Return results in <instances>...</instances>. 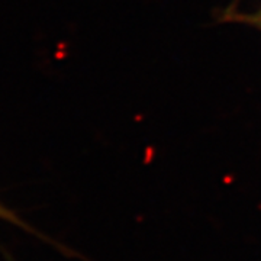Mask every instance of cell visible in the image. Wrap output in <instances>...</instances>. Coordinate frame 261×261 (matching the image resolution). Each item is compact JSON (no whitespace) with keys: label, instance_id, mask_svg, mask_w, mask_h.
I'll return each mask as SVG.
<instances>
[{"label":"cell","instance_id":"obj_1","mask_svg":"<svg viewBox=\"0 0 261 261\" xmlns=\"http://www.w3.org/2000/svg\"><path fill=\"white\" fill-rule=\"evenodd\" d=\"M0 219H5V221H9V222H15V224L22 225L18 216L13 214L9 207H6V206L3 205V203H0Z\"/></svg>","mask_w":261,"mask_h":261}]
</instances>
